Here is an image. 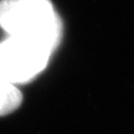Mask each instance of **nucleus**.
Returning <instances> with one entry per match:
<instances>
[{
  "mask_svg": "<svg viewBox=\"0 0 134 134\" xmlns=\"http://www.w3.org/2000/svg\"><path fill=\"white\" fill-rule=\"evenodd\" d=\"M23 94L16 85L0 77V117L13 113L20 107Z\"/></svg>",
  "mask_w": 134,
  "mask_h": 134,
  "instance_id": "nucleus-3",
  "label": "nucleus"
},
{
  "mask_svg": "<svg viewBox=\"0 0 134 134\" xmlns=\"http://www.w3.org/2000/svg\"><path fill=\"white\" fill-rule=\"evenodd\" d=\"M0 27L8 36L38 43L55 51L62 24L50 0H0Z\"/></svg>",
  "mask_w": 134,
  "mask_h": 134,
  "instance_id": "nucleus-1",
  "label": "nucleus"
},
{
  "mask_svg": "<svg viewBox=\"0 0 134 134\" xmlns=\"http://www.w3.org/2000/svg\"><path fill=\"white\" fill-rule=\"evenodd\" d=\"M51 55L38 43L8 36L0 42V77L16 86L29 82L46 68Z\"/></svg>",
  "mask_w": 134,
  "mask_h": 134,
  "instance_id": "nucleus-2",
  "label": "nucleus"
}]
</instances>
